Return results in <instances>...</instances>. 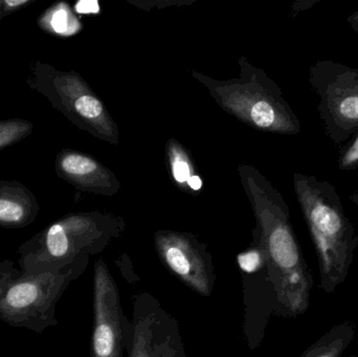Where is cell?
Masks as SVG:
<instances>
[{"label": "cell", "instance_id": "cell-1", "mask_svg": "<svg viewBox=\"0 0 358 357\" xmlns=\"http://www.w3.org/2000/svg\"><path fill=\"white\" fill-rule=\"evenodd\" d=\"M296 191L317 253L320 289L334 293L346 281L358 247V234L334 186L301 175Z\"/></svg>", "mask_w": 358, "mask_h": 357}, {"label": "cell", "instance_id": "cell-2", "mask_svg": "<svg viewBox=\"0 0 358 357\" xmlns=\"http://www.w3.org/2000/svg\"><path fill=\"white\" fill-rule=\"evenodd\" d=\"M90 257H83L57 272L31 274L10 260L0 261V320L14 328L41 335L59 324L58 302L71 282L85 272Z\"/></svg>", "mask_w": 358, "mask_h": 357}, {"label": "cell", "instance_id": "cell-3", "mask_svg": "<svg viewBox=\"0 0 358 357\" xmlns=\"http://www.w3.org/2000/svg\"><path fill=\"white\" fill-rule=\"evenodd\" d=\"M106 235L82 217H69L50 224L19 247L17 263L31 274L60 272L80 258L104 249Z\"/></svg>", "mask_w": 358, "mask_h": 357}, {"label": "cell", "instance_id": "cell-4", "mask_svg": "<svg viewBox=\"0 0 358 357\" xmlns=\"http://www.w3.org/2000/svg\"><path fill=\"white\" fill-rule=\"evenodd\" d=\"M311 85L328 136L336 144L352 138L358 132V69L322 61L313 67Z\"/></svg>", "mask_w": 358, "mask_h": 357}, {"label": "cell", "instance_id": "cell-5", "mask_svg": "<svg viewBox=\"0 0 358 357\" xmlns=\"http://www.w3.org/2000/svg\"><path fill=\"white\" fill-rule=\"evenodd\" d=\"M92 293L90 357H124L131 337L132 323L124 314L119 287L102 259L94 264Z\"/></svg>", "mask_w": 358, "mask_h": 357}, {"label": "cell", "instance_id": "cell-6", "mask_svg": "<svg viewBox=\"0 0 358 357\" xmlns=\"http://www.w3.org/2000/svg\"><path fill=\"white\" fill-rule=\"evenodd\" d=\"M127 357H187L178 321L149 293L134 296Z\"/></svg>", "mask_w": 358, "mask_h": 357}, {"label": "cell", "instance_id": "cell-7", "mask_svg": "<svg viewBox=\"0 0 358 357\" xmlns=\"http://www.w3.org/2000/svg\"><path fill=\"white\" fill-rule=\"evenodd\" d=\"M237 263L243 280L244 333L248 347L254 350L262 342L271 316H277V296L269 280L261 245L240 254Z\"/></svg>", "mask_w": 358, "mask_h": 357}, {"label": "cell", "instance_id": "cell-8", "mask_svg": "<svg viewBox=\"0 0 358 357\" xmlns=\"http://www.w3.org/2000/svg\"><path fill=\"white\" fill-rule=\"evenodd\" d=\"M157 251L163 265L181 283L203 298L212 296L216 283L214 261L206 247L179 235H162Z\"/></svg>", "mask_w": 358, "mask_h": 357}, {"label": "cell", "instance_id": "cell-9", "mask_svg": "<svg viewBox=\"0 0 358 357\" xmlns=\"http://www.w3.org/2000/svg\"><path fill=\"white\" fill-rule=\"evenodd\" d=\"M39 205L34 195L20 184H0V226L21 228L35 220Z\"/></svg>", "mask_w": 358, "mask_h": 357}, {"label": "cell", "instance_id": "cell-10", "mask_svg": "<svg viewBox=\"0 0 358 357\" xmlns=\"http://www.w3.org/2000/svg\"><path fill=\"white\" fill-rule=\"evenodd\" d=\"M355 326L351 321H344L332 327L320 337L300 357H343L355 339Z\"/></svg>", "mask_w": 358, "mask_h": 357}, {"label": "cell", "instance_id": "cell-11", "mask_svg": "<svg viewBox=\"0 0 358 357\" xmlns=\"http://www.w3.org/2000/svg\"><path fill=\"white\" fill-rule=\"evenodd\" d=\"M33 125L24 119H13L0 122V149L15 144L29 136Z\"/></svg>", "mask_w": 358, "mask_h": 357}, {"label": "cell", "instance_id": "cell-12", "mask_svg": "<svg viewBox=\"0 0 358 357\" xmlns=\"http://www.w3.org/2000/svg\"><path fill=\"white\" fill-rule=\"evenodd\" d=\"M60 169L69 176H83L96 171V163L88 157L69 154L61 159Z\"/></svg>", "mask_w": 358, "mask_h": 357}, {"label": "cell", "instance_id": "cell-13", "mask_svg": "<svg viewBox=\"0 0 358 357\" xmlns=\"http://www.w3.org/2000/svg\"><path fill=\"white\" fill-rule=\"evenodd\" d=\"M252 121L260 127H271L275 122V112L273 107L265 101H259L252 109Z\"/></svg>", "mask_w": 358, "mask_h": 357}, {"label": "cell", "instance_id": "cell-14", "mask_svg": "<svg viewBox=\"0 0 358 357\" xmlns=\"http://www.w3.org/2000/svg\"><path fill=\"white\" fill-rule=\"evenodd\" d=\"M75 108L77 112L83 117L94 119L102 113L103 106L100 101L92 96H80L75 102Z\"/></svg>", "mask_w": 358, "mask_h": 357}, {"label": "cell", "instance_id": "cell-15", "mask_svg": "<svg viewBox=\"0 0 358 357\" xmlns=\"http://www.w3.org/2000/svg\"><path fill=\"white\" fill-rule=\"evenodd\" d=\"M338 163L343 170H353L358 168V132L343 151Z\"/></svg>", "mask_w": 358, "mask_h": 357}, {"label": "cell", "instance_id": "cell-16", "mask_svg": "<svg viewBox=\"0 0 358 357\" xmlns=\"http://www.w3.org/2000/svg\"><path fill=\"white\" fill-rule=\"evenodd\" d=\"M66 10L63 8H59L54 14L52 15L50 19V27L56 33L63 34L66 31L67 25H69V18H67Z\"/></svg>", "mask_w": 358, "mask_h": 357}, {"label": "cell", "instance_id": "cell-17", "mask_svg": "<svg viewBox=\"0 0 358 357\" xmlns=\"http://www.w3.org/2000/svg\"><path fill=\"white\" fill-rule=\"evenodd\" d=\"M174 176L179 182H187L189 178V166L185 161H176L173 167Z\"/></svg>", "mask_w": 358, "mask_h": 357}, {"label": "cell", "instance_id": "cell-18", "mask_svg": "<svg viewBox=\"0 0 358 357\" xmlns=\"http://www.w3.org/2000/svg\"><path fill=\"white\" fill-rule=\"evenodd\" d=\"M77 10L82 14L99 12V3L96 0H83L77 4Z\"/></svg>", "mask_w": 358, "mask_h": 357}, {"label": "cell", "instance_id": "cell-19", "mask_svg": "<svg viewBox=\"0 0 358 357\" xmlns=\"http://www.w3.org/2000/svg\"><path fill=\"white\" fill-rule=\"evenodd\" d=\"M187 182H189V186L191 187L193 190H199L202 186L201 180H200L198 176H191V177L187 180Z\"/></svg>", "mask_w": 358, "mask_h": 357}, {"label": "cell", "instance_id": "cell-20", "mask_svg": "<svg viewBox=\"0 0 358 357\" xmlns=\"http://www.w3.org/2000/svg\"><path fill=\"white\" fill-rule=\"evenodd\" d=\"M347 20L350 23V27H352V29H355V31L358 33V10L357 12H355V14L349 16V18L347 19Z\"/></svg>", "mask_w": 358, "mask_h": 357}, {"label": "cell", "instance_id": "cell-21", "mask_svg": "<svg viewBox=\"0 0 358 357\" xmlns=\"http://www.w3.org/2000/svg\"><path fill=\"white\" fill-rule=\"evenodd\" d=\"M0 357H1V356H0Z\"/></svg>", "mask_w": 358, "mask_h": 357}]
</instances>
